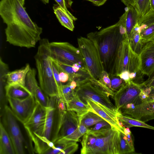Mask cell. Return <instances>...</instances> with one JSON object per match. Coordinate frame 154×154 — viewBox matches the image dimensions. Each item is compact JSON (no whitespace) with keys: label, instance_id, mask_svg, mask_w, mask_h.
Listing matches in <instances>:
<instances>
[{"label":"cell","instance_id":"cell-1","mask_svg":"<svg viewBox=\"0 0 154 154\" xmlns=\"http://www.w3.org/2000/svg\"><path fill=\"white\" fill-rule=\"evenodd\" d=\"M0 15L7 25L6 40L10 44L29 48L41 39L42 28L32 21L19 0H1Z\"/></svg>","mask_w":154,"mask_h":154},{"label":"cell","instance_id":"cell-2","mask_svg":"<svg viewBox=\"0 0 154 154\" xmlns=\"http://www.w3.org/2000/svg\"><path fill=\"white\" fill-rule=\"evenodd\" d=\"M126 17L125 11L116 24L87 35V37L96 46L104 70L109 75L114 74L116 56L122 42L128 38L125 26Z\"/></svg>","mask_w":154,"mask_h":154},{"label":"cell","instance_id":"cell-3","mask_svg":"<svg viewBox=\"0 0 154 154\" xmlns=\"http://www.w3.org/2000/svg\"><path fill=\"white\" fill-rule=\"evenodd\" d=\"M49 43L47 39H41L34 57L40 87L49 97L62 99L54 77Z\"/></svg>","mask_w":154,"mask_h":154},{"label":"cell","instance_id":"cell-4","mask_svg":"<svg viewBox=\"0 0 154 154\" xmlns=\"http://www.w3.org/2000/svg\"><path fill=\"white\" fill-rule=\"evenodd\" d=\"M75 94L84 103L90 99L103 106L116 116L119 112L112 103L109 96H113L114 92L99 80L89 77L77 82Z\"/></svg>","mask_w":154,"mask_h":154},{"label":"cell","instance_id":"cell-5","mask_svg":"<svg viewBox=\"0 0 154 154\" xmlns=\"http://www.w3.org/2000/svg\"><path fill=\"white\" fill-rule=\"evenodd\" d=\"M78 48L84 59L91 77L100 80L104 70L99 51L93 42L87 37L77 39Z\"/></svg>","mask_w":154,"mask_h":154},{"label":"cell","instance_id":"cell-6","mask_svg":"<svg viewBox=\"0 0 154 154\" xmlns=\"http://www.w3.org/2000/svg\"><path fill=\"white\" fill-rule=\"evenodd\" d=\"M95 131V142L86 154H119V130L112 127Z\"/></svg>","mask_w":154,"mask_h":154},{"label":"cell","instance_id":"cell-7","mask_svg":"<svg viewBox=\"0 0 154 154\" xmlns=\"http://www.w3.org/2000/svg\"><path fill=\"white\" fill-rule=\"evenodd\" d=\"M139 56L132 49L128 38L122 42L117 54L113 75H118L123 71L137 72L140 70Z\"/></svg>","mask_w":154,"mask_h":154},{"label":"cell","instance_id":"cell-8","mask_svg":"<svg viewBox=\"0 0 154 154\" xmlns=\"http://www.w3.org/2000/svg\"><path fill=\"white\" fill-rule=\"evenodd\" d=\"M49 45L53 60L71 66L78 63L86 68L79 48L67 42H52Z\"/></svg>","mask_w":154,"mask_h":154},{"label":"cell","instance_id":"cell-9","mask_svg":"<svg viewBox=\"0 0 154 154\" xmlns=\"http://www.w3.org/2000/svg\"><path fill=\"white\" fill-rule=\"evenodd\" d=\"M142 89L140 84L136 83L131 80L125 82L115 93L113 97L117 110L119 111L128 104L134 106L141 103L140 94Z\"/></svg>","mask_w":154,"mask_h":154},{"label":"cell","instance_id":"cell-10","mask_svg":"<svg viewBox=\"0 0 154 154\" xmlns=\"http://www.w3.org/2000/svg\"><path fill=\"white\" fill-rule=\"evenodd\" d=\"M4 123L12 142L15 154H23L24 140L17 119L10 107L5 105L4 108Z\"/></svg>","mask_w":154,"mask_h":154},{"label":"cell","instance_id":"cell-11","mask_svg":"<svg viewBox=\"0 0 154 154\" xmlns=\"http://www.w3.org/2000/svg\"><path fill=\"white\" fill-rule=\"evenodd\" d=\"M10 108L17 120L23 124L31 116L36 102L32 95L23 99L7 98Z\"/></svg>","mask_w":154,"mask_h":154},{"label":"cell","instance_id":"cell-12","mask_svg":"<svg viewBox=\"0 0 154 154\" xmlns=\"http://www.w3.org/2000/svg\"><path fill=\"white\" fill-rule=\"evenodd\" d=\"M36 102L31 116L23 124L29 138L35 136H41L45 121L46 108L39 103Z\"/></svg>","mask_w":154,"mask_h":154},{"label":"cell","instance_id":"cell-13","mask_svg":"<svg viewBox=\"0 0 154 154\" xmlns=\"http://www.w3.org/2000/svg\"><path fill=\"white\" fill-rule=\"evenodd\" d=\"M119 111L123 115L145 122L154 119V101L144 102Z\"/></svg>","mask_w":154,"mask_h":154},{"label":"cell","instance_id":"cell-14","mask_svg":"<svg viewBox=\"0 0 154 154\" xmlns=\"http://www.w3.org/2000/svg\"><path fill=\"white\" fill-rule=\"evenodd\" d=\"M36 74L35 69L30 68L26 75L25 86L31 93L36 101L46 107L49 106L50 97L38 86L36 79Z\"/></svg>","mask_w":154,"mask_h":154},{"label":"cell","instance_id":"cell-15","mask_svg":"<svg viewBox=\"0 0 154 154\" xmlns=\"http://www.w3.org/2000/svg\"><path fill=\"white\" fill-rule=\"evenodd\" d=\"M85 104L88 105L90 111L96 114L108 122L111 126L124 132L119 124L117 116L101 104L90 99H86Z\"/></svg>","mask_w":154,"mask_h":154},{"label":"cell","instance_id":"cell-16","mask_svg":"<svg viewBox=\"0 0 154 154\" xmlns=\"http://www.w3.org/2000/svg\"><path fill=\"white\" fill-rule=\"evenodd\" d=\"M139 56L140 70L143 75L149 77L154 72V42L149 41L145 43Z\"/></svg>","mask_w":154,"mask_h":154},{"label":"cell","instance_id":"cell-17","mask_svg":"<svg viewBox=\"0 0 154 154\" xmlns=\"http://www.w3.org/2000/svg\"><path fill=\"white\" fill-rule=\"evenodd\" d=\"M142 42L145 44L154 36V10L150 9L138 21Z\"/></svg>","mask_w":154,"mask_h":154},{"label":"cell","instance_id":"cell-18","mask_svg":"<svg viewBox=\"0 0 154 154\" xmlns=\"http://www.w3.org/2000/svg\"><path fill=\"white\" fill-rule=\"evenodd\" d=\"M54 107L53 127L51 138V141L54 143L57 139L67 111L66 103L61 98H56Z\"/></svg>","mask_w":154,"mask_h":154},{"label":"cell","instance_id":"cell-19","mask_svg":"<svg viewBox=\"0 0 154 154\" xmlns=\"http://www.w3.org/2000/svg\"><path fill=\"white\" fill-rule=\"evenodd\" d=\"M79 124V117L76 113L75 112L67 110L56 141L72 133L77 128Z\"/></svg>","mask_w":154,"mask_h":154},{"label":"cell","instance_id":"cell-20","mask_svg":"<svg viewBox=\"0 0 154 154\" xmlns=\"http://www.w3.org/2000/svg\"><path fill=\"white\" fill-rule=\"evenodd\" d=\"M29 64H26L22 68L8 72L5 75L7 84L25 86L26 78L30 68Z\"/></svg>","mask_w":154,"mask_h":154},{"label":"cell","instance_id":"cell-21","mask_svg":"<svg viewBox=\"0 0 154 154\" xmlns=\"http://www.w3.org/2000/svg\"><path fill=\"white\" fill-rule=\"evenodd\" d=\"M0 154H15L11 138L1 122L0 124Z\"/></svg>","mask_w":154,"mask_h":154},{"label":"cell","instance_id":"cell-22","mask_svg":"<svg viewBox=\"0 0 154 154\" xmlns=\"http://www.w3.org/2000/svg\"><path fill=\"white\" fill-rule=\"evenodd\" d=\"M5 88L7 98L23 99L32 95L26 86L18 85H9L7 84L5 86Z\"/></svg>","mask_w":154,"mask_h":154},{"label":"cell","instance_id":"cell-23","mask_svg":"<svg viewBox=\"0 0 154 154\" xmlns=\"http://www.w3.org/2000/svg\"><path fill=\"white\" fill-rule=\"evenodd\" d=\"M67 110L75 112L80 117L90 111L87 105L83 102L77 96L66 103Z\"/></svg>","mask_w":154,"mask_h":154},{"label":"cell","instance_id":"cell-24","mask_svg":"<svg viewBox=\"0 0 154 154\" xmlns=\"http://www.w3.org/2000/svg\"><path fill=\"white\" fill-rule=\"evenodd\" d=\"M54 13L61 24L71 31L74 28L73 20L68 14L58 4H54Z\"/></svg>","mask_w":154,"mask_h":154},{"label":"cell","instance_id":"cell-25","mask_svg":"<svg viewBox=\"0 0 154 154\" xmlns=\"http://www.w3.org/2000/svg\"><path fill=\"white\" fill-rule=\"evenodd\" d=\"M125 20V26L128 38L134 26L141 17L135 7L132 6L127 7Z\"/></svg>","mask_w":154,"mask_h":154},{"label":"cell","instance_id":"cell-26","mask_svg":"<svg viewBox=\"0 0 154 154\" xmlns=\"http://www.w3.org/2000/svg\"><path fill=\"white\" fill-rule=\"evenodd\" d=\"M45 108L46 118L43 129L41 136L51 140L53 127L55 108L54 107L51 106L47 107Z\"/></svg>","mask_w":154,"mask_h":154},{"label":"cell","instance_id":"cell-27","mask_svg":"<svg viewBox=\"0 0 154 154\" xmlns=\"http://www.w3.org/2000/svg\"><path fill=\"white\" fill-rule=\"evenodd\" d=\"M89 131L90 129L83 124H80L77 128L72 133L65 137L57 140L54 144L66 145L77 143L79 141L81 137Z\"/></svg>","mask_w":154,"mask_h":154},{"label":"cell","instance_id":"cell-28","mask_svg":"<svg viewBox=\"0 0 154 154\" xmlns=\"http://www.w3.org/2000/svg\"><path fill=\"white\" fill-rule=\"evenodd\" d=\"M129 39L132 49L139 55L145 44L142 41L138 22L133 29Z\"/></svg>","mask_w":154,"mask_h":154},{"label":"cell","instance_id":"cell-29","mask_svg":"<svg viewBox=\"0 0 154 154\" xmlns=\"http://www.w3.org/2000/svg\"><path fill=\"white\" fill-rule=\"evenodd\" d=\"M119 120L122 122L125 127H139L154 130V127L146 123L145 122L129 116L123 115L119 112L117 115Z\"/></svg>","mask_w":154,"mask_h":154},{"label":"cell","instance_id":"cell-30","mask_svg":"<svg viewBox=\"0 0 154 154\" xmlns=\"http://www.w3.org/2000/svg\"><path fill=\"white\" fill-rule=\"evenodd\" d=\"M119 154L133 153L135 152L134 146L128 140V137L124 132L119 131Z\"/></svg>","mask_w":154,"mask_h":154},{"label":"cell","instance_id":"cell-31","mask_svg":"<svg viewBox=\"0 0 154 154\" xmlns=\"http://www.w3.org/2000/svg\"><path fill=\"white\" fill-rule=\"evenodd\" d=\"M97 136L95 131H90L85 134L81 142L82 148L81 150V154H86V152L95 143Z\"/></svg>","mask_w":154,"mask_h":154},{"label":"cell","instance_id":"cell-32","mask_svg":"<svg viewBox=\"0 0 154 154\" xmlns=\"http://www.w3.org/2000/svg\"><path fill=\"white\" fill-rule=\"evenodd\" d=\"M79 124H82L88 128L104 120L100 116L90 111L79 117Z\"/></svg>","mask_w":154,"mask_h":154},{"label":"cell","instance_id":"cell-33","mask_svg":"<svg viewBox=\"0 0 154 154\" xmlns=\"http://www.w3.org/2000/svg\"><path fill=\"white\" fill-rule=\"evenodd\" d=\"M134 7L142 17L150 9V0H136Z\"/></svg>","mask_w":154,"mask_h":154},{"label":"cell","instance_id":"cell-34","mask_svg":"<svg viewBox=\"0 0 154 154\" xmlns=\"http://www.w3.org/2000/svg\"><path fill=\"white\" fill-rule=\"evenodd\" d=\"M52 67L54 79L59 92L61 95L62 98L63 100L62 92L63 85L62 82H60L59 77V73L60 72V70L55 62L52 59Z\"/></svg>","mask_w":154,"mask_h":154},{"label":"cell","instance_id":"cell-35","mask_svg":"<svg viewBox=\"0 0 154 154\" xmlns=\"http://www.w3.org/2000/svg\"><path fill=\"white\" fill-rule=\"evenodd\" d=\"M111 83V87L112 90L114 92L117 91L125 82L119 76L116 75H109Z\"/></svg>","mask_w":154,"mask_h":154},{"label":"cell","instance_id":"cell-36","mask_svg":"<svg viewBox=\"0 0 154 154\" xmlns=\"http://www.w3.org/2000/svg\"><path fill=\"white\" fill-rule=\"evenodd\" d=\"M62 92L63 100L65 103L75 95V90H72L70 88L69 82L66 85H63Z\"/></svg>","mask_w":154,"mask_h":154},{"label":"cell","instance_id":"cell-37","mask_svg":"<svg viewBox=\"0 0 154 154\" xmlns=\"http://www.w3.org/2000/svg\"><path fill=\"white\" fill-rule=\"evenodd\" d=\"M78 144L77 143L65 145L60 154H72L74 153L78 149Z\"/></svg>","mask_w":154,"mask_h":154},{"label":"cell","instance_id":"cell-38","mask_svg":"<svg viewBox=\"0 0 154 154\" xmlns=\"http://www.w3.org/2000/svg\"><path fill=\"white\" fill-rule=\"evenodd\" d=\"M112 127L108 122L104 120L96 124L94 127L90 129L91 131H96L111 128Z\"/></svg>","mask_w":154,"mask_h":154},{"label":"cell","instance_id":"cell-39","mask_svg":"<svg viewBox=\"0 0 154 154\" xmlns=\"http://www.w3.org/2000/svg\"><path fill=\"white\" fill-rule=\"evenodd\" d=\"M99 80L109 88L112 90L111 87L110 79L109 74L105 70L103 71L102 73L101 79Z\"/></svg>","mask_w":154,"mask_h":154},{"label":"cell","instance_id":"cell-40","mask_svg":"<svg viewBox=\"0 0 154 154\" xmlns=\"http://www.w3.org/2000/svg\"><path fill=\"white\" fill-rule=\"evenodd\" d=\"M140 84L142 88H154V72L149 76L146 81Z\"/></svg>","mask_w":154,"mask_h":154},{"label":"cell","instance_id":"cell-41","mask_svg":"<svg viewBox=\"0 0 154 154\" xmlns=\"http://www.w3.org/2000/svg\"><path fill=\"white\" fill-rule=\"evenodd\" d=\"M60 6L63 8L71 17L73 20L75 21L77 19L68 10L66 0H54Z\"/></svg>","mask_w":154,"mask_h":154},{"label":"cell","instance_id":"cell-42","mask_svg":"<svg viewBox=\"0 0 154 154\" xmlns=\"http://www.w3.org/2000/svg\"><path fill=\"white\" fill-rule=\"evenodd\" d=\"M130 73L129 72L125 71L122 72L117 75L124 81L125 82H127L131 80L129 77Z\"/></svg>","mask_w":154,"mask_h":154},{"label":"cell","instance_id":"cell-43","mask_svg":"<svg viewBox=\"0 0 154 154\" xmlns=\"http://www.w3.org/2000/svg\"><path fill=\"white\" fill-rule=\"evenodd\" d=\"M59 77L60 82L62 83H65L69 80V76L66 73L60 71L59 73Z\"/></svg>","mask_w":154,"mask_h":154},{"label":"cell","instance_id":"cell-44","mask_svg":"<svg viewBox=\"0 0 154 154\" xmlns=\"http://www.w3.org/2000/svg\"><path fill=\"white\" fill-rule=\"evenodd\" d=\"M154 101V88H149L148 97L145 101Z\"/></svg>","mask_w":154,"mask_h":154},{"label":"cell","instance_id":"cell-45","mask_svg":"<svg viewBox=\"0 0 154 154\" xmlns=\"http://www.w3.org/2000/svg\"><path fill=\"white\" fill-rule=\"evenodd\" d=\"M126 7L130 6H134L136 0H121Z\"/></svg>","mask_w":154,"mask_h":154},{"label":"cell","instance_id":"cell-46","mask_svg":"<svg viewBox=\"0 0 154 154\" xmlns=\"http://www.w3.org/2000/svg\"><path fill=\"white\" fill-rule=\"evenodd\" d=\"M92 2L95 5L100 6L103 5L107 0H86Z\"/></svg>","mask_w":154,"mask_h":154},{"label":"cell","instance_id":"cell-47","mask_svg":"<svg viewBox=\"0 0 154 154\" xmlns=\"http://www.w3.org/2000/svg\"><path fill=\"white\" fill-rule=\"evenodd\" d=\"M69 82L70 88L72 90H75L77 86V82L75 80H72Z\"/></svg>","mask_w":154,"mask_h":154},{"label":"cell","instance_id":"cell-48","mask_svg":"<svg viewBox=\"0 0 154 154\" xmlns=\"http://www.w3.org/2000/svg\"><path fill=\"white\" fill-rule=\"evenodd\" d=\"M150 9L154 10V0H150Z\"/></svg>","mask_w":154,"mask_h":154},{"label":"cell","instance_id":"cell-49","mask_svg":"<svg viewBox=\"0 0 154 154\" xmlns=\"http://www.w3.org/2000/svg\"><path fill=\"white\" fill-rule=\"evenodd\" d=\"M45 4H48L49 2V0H40Z\"/></svg>","mask_w":154,"mask_h":154},{"label":"cell","instance_id":"cell-50","mask_svg":"<svg viewBox=\"0 0 154 154\" xmlns=\"http://www.w3.org/2000/svg\"><path fill=\"white\" fill-rule=\"evenodd\" d=\"M19 1L22 5L23 6L24 5L25 0H19Z\"/></svg>","mask_w":154,"mask_h":154},{"label":"cell","instance_id":"cell-51","mask_svg":"<svg viewBox=\"0 0 154 154\" xmlns=\"http://www.w3.org/2000/svg\"><path fill=\"white\" fill-rule=\"evenodd\" d=\"M149 41H151L153 42H154V36H153L148 41V42Z\"/></svg>","mask_w":154,"mask_h":154}]
</instances>
